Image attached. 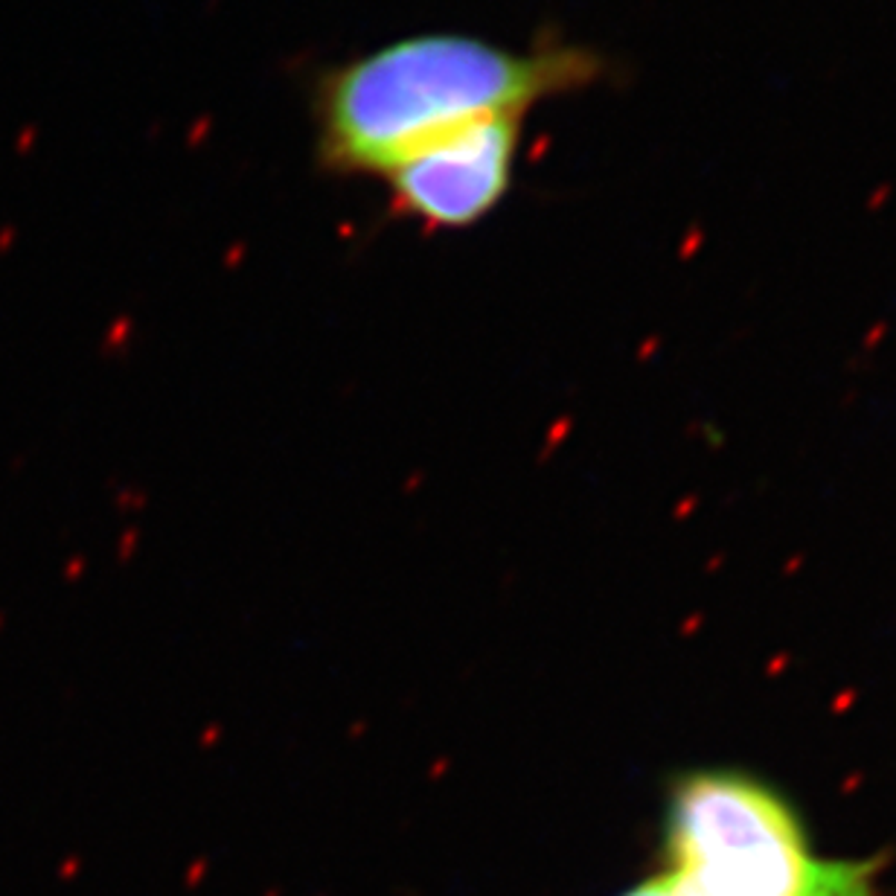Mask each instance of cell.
I'll use <instances>...</instances> for the list:
<instances>
[{"instance_id": "1", "label": "cell", "mask_w": 896, "mask_h": 896, "mask_svg": "<svg viewBox=\"0 0 896 896\" xmlns=\"http://www.w3.org/2000/svg\"><path fill=\"white\" fill-rule=\"evenodd\" d=\"M606 61L579 44L512 50L466 32H417L327 70L315 84V158L329 176L385 178L434 137L530 115L588 88Z\"/></svg>"}, {"instance_id": "2", "label": "cell", "mask_w": 896, "mask_h": 896, "mask_svg": "<svg viewBox=\"0 0 896 896\" xmlns=\"http://www.w3.org/2000/svg\"><path fill=\"white\" fill-rule=\"evenodd\" d=\"M658 874L676 896H879L882 862L820 856L771 783L699 768L673 783Z\"/></svg>"}, {"instance_id": "3", "label": "cell", "mask_w": 896, "mask_h": 896, "mask_svg": "<svg viewBox=\"0 0 896 896\" xmlns=\"http://www.w3.org/2000/svg\"><path fill=\"white\" fill-rule=\"evenodd\" d=\"M525 115H495L410 149L385 172L396 213L466 230L501 207L516 181Z\"/></svg>"}]
</instances>
